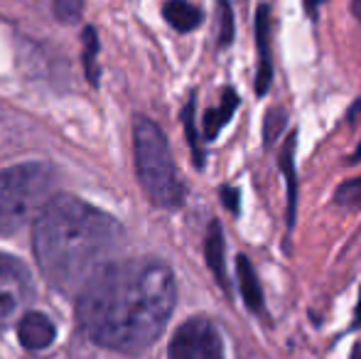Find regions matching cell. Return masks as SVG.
Here are the masks:
<instances>
[{
  "label": "cell",
  "mask_w": 361,
  "mask_h": 359,
  "mask_svg": "<svg viewBox=\"0 0 361 359\" xmlns=\"http://www.w3.org/2000/svg\"><path fill=\"white\" fill-rule=\"evenodd\" d=\"M167 359H224L221 332L209 317H190L172 335Z\"/></svg>",
  "instance_id": "5"
},
{
  "label": "cell",
  "mask_w": 361,
  "mask_h": 359,
  "mask_svg": "<svg viewBox=\"0 0 361 359\" xmlns=\"http://www.w3.org/2000/svg\"><path fill=\"white\" fill-rule=\"evenodd\" d=\"M286 126V114L278 109L268 111L266 114V123H263V138H266V145H273V140L281 135V128Z\"/></svg>",
  "instance_id": "19"
},
{
  "label": "cell",
  "mask_w": 361,
  "mask_h": 359,
  "mask_svg": "<svg viewBox=\"0 0 361 359\" xmlns=\"http://www.w3.org/2000/svg\"><path fill=\"white\" fill-rule=\"evenodd\" d=\"M221 200H224V205L228 207V212L236 214L238 212V190H233V187H221Z\"/></svg>",
  "instance_id": "20"
},
{
  "label": "cell",
  "mask_w": 361,
  "mask_h": 359,
  "mask_svg": "<svg viewBox=\"0 0 361 359\" xmlns=\"http://www.w3.org/2000/svg\"><path fill=\"white\" fill-rule=\"evenodd\" d=\"M133 150L140 185H143L152 205L165 207V209L180 207L185 200V187L177 178L175 160H172L165 133L150 118L135 121Z\"/></svg>",
  "instance_id": "4"
},
{
  "label": "cell",
  "mask_w": 361,
  "mask_h": 359,
  "mask_svg": "<svg viewBox=\"0 0 361 359\" xmlns=\"http://www.w3.org/2000/svg\"><path fill=\"white\" fill-rule=\"evenodd\" d=\"M349 163H361V140H359V148H357V153L349 158Z\"/></svg>",
  "instance_id": "23"
},
{
  "label": "cell",
  "mask_w": 361,
  "mask_h": 359,
  "mask_svg": "<svg viewBox=\"0 0 361 359\" xmlns=\"http://www.w3.org/2000/svg\"><path fill=\"white\" fill-rule=\"evenodd\" d=\"M18 335L27 350H44L54 342V325L47 315L42 312H27L20 320Z\"/></svg>",
  "instance_id": "9"
},
{
  "label": "cell",
  "mask_w": 361,
  "mask_h": 359,
  "mask_svg": "<svg viewBox=\"0 0 361 359\" xmlns=\"http://www.w3.org/2000/svg\"><path fill=\"white\" fill-rule=\"evenodd\" d=\"M352 359H361V345H354V350H352Z\"/></svg>",
  "instance_id": "24"
},
{
  "label": "cell",
  "mask_w": 361,
  "mask_h": 359,
  "mask_svg": "<svg viewBox=\"0 0 361 359\" xmlns=\"http://www.w3.org/2000/svg\"><path fill=\"white\" fill-rule=\"evenodd\" d=\"M334 205L349 207V209L361 207V178L344 180L342 185L334 190Z\"/></svg>",
  "instance_id": "14"
},
{
  "label": "cell",
  "mask_w": 361,
  "mask_h": 359,
  "mask_svg": "<svg viewBox=\"0 0 361 359\" xmlns=\"http://www.w3.org/2000/svg\"><path fill=\"white\" fill-rule=\"evenodd\" d=\"M96 52H99V42H96L94 30H86L84 32V59H86V77L91 84H96L99 79V69H96Z\"/></svg>",
  "instance_id": "17"
},
{
  "label": "cell",
  "mask_w": 361,
  "mask_h": 359,
  "mask_svg": "<svg viewBox=\"0 0 361 359\" xmlns=\"http://www.w3.org/2000/svg\"><path fill=\"white\" fill-rule=\"evenodd\" d=\"M177 298L170 266L155 259L106 266L79 293L76 312L84 332L106 350L135 355L165 330Z\"/></svg>",
  "instance_id": "1"
},
{
  "label": "cell",
  "mask_w": 361,
  "mask_h": 359,
  "mask_svg": "<svg viewBox=\"0 0 361 359\" xmlns=\"http://www.w3.org/2000/svg\"><path fill=\"white\" fill-rule=\"evenodd\" d=\"M256 49H258V72H256V96H266L273 82L271 64V8L258 5L256 10Z\"/></svg>",
  "instance_id": "7"
},
{
  "label": "cell",
  "mask_w": 361,
  "mask_h": 359,
  "mask_svg": "<svg viewBox=\"0 0 361 359\" xmlns=\"http://www.w3.org/2000/svg\"><path fill=\"white\" fill-rule=\"evenodd\" d=\"M204 256L207 266L214 273L216 283L221 286L224 293H228V278H226V241H224V229L216 219L209 221L204 236Z\"/></svg>",
  "instance_id": "8"
},
{
  "label": "cell",
  "mask_w": 361,
  "mask_h": 359,
  "mask_svg": "<svg viewBox=\"0 0 361 359\" xmlns=\"http://www.w3.org/2000/svg\"><path fill=\"white\" fill-rule=\"evenodd\" d=\"M54 195V170L42 163L15 165L0 173V234L39 217Z\"/></svg>",
  "instance_id": "3"
},
{
  "label": "cell",
  "mask_w": 361,
  "mask_h": 359,
  "mask_svg": "<svg viewBox=\"0 0 361 359\" xmlns=\"http://www.w3.org/2000/svg\"><path fill=\"white\" fill-rule=\"evenodd\" d=\"M295 130L288 133L281 148V173L286 175L288 185V226L293 229L295 217H298V173H295Z\"/></svg>",
  "instance_id": "10"
},
{
  "label": "cell",
  "mask_w": 361,
  "mask_h": 359,
  "mask_svg": "<svg viewBox=\"0 0 361 359\" xmlns=\"http://www.w3.org/2000/svg\"><path fill=\"white\" fill-rule=\"evenodd\" d=\"M238 106V96L236 91L231 87L224 89L221 94V104H219V109H209L204 114V121H202V126H204V138L207 140H214L219 135V130L226 126V121L233 116V111H236Z\"/></svg>",
  "instance_id": "13"
},
{
  "label": "cell",
  "mask_w": 361,
  "mask_h": 359,
  "mask_svg": "<svg viewBox=\"0 0 361 359\" xmlns=\"http://www.w3.org/2000/svg\"><path fill=\"white\" fill-rule=\"evenodd\" d=\"M185 133H187V140H190V148H192V153H195V163H197V168H202V163H204V153H202V148H200V138H197V130H195V99L187 104V109H185Z\"/></svg>",
  "instance_id": "16"
},
{
  "label": "cell",
  "mask_w": 361,
  "mask_h": 359,
  "mask_svg": "<svg viewBox=\"0 0 361 359\" xmlns=\"http://www.w3.org/2000/svg\"><path fill=\"white\" fill-rule=\"evenodd\" d=\"M352 15L361 23V0H352Z\"/></svg>",
  "instance_id": "21"
},
{
  "label": "cell",
  "mask_w": 361,
  "mask_h": 359,
  "mask_svg": "<svg viewBox=\"0 0 361 359\" xmlns=\"http://www.w3.org/2000/svg\"><path fill=\"white\" fill-rule=\"evenodd\" d=\"M32 283L30 273L13 256L0 254V327L8 325L15 312L30 300Z\"/></svg>",
  "instance_id": "6"
},
{
  "label": "cell",
  "mask_w": 361,
  "mask_h": 359,
  "mask_svg": "<svg viewBox=\"0 0 361 359\" xmlns=\"http://www.w3.org/2000/svg\"><path fill=\"white\" fill-rule=\"evenodd\" d=\"M35 256L39 271L57 291L81 293L123 246V229L106 212L76 200L59 197L37 217Z\"/></svg>",
  "instance_id": "2"
},
{
  "label": "cell",
  "mask_w": 361,
  "mask_h": 359,
  "mask_svg": "<svg viewBox=\"0 0 361 359\" xmlns=\"http://www.w3.org/2000/svg\"><path fill=\"white\" fill-rule=\"evenodd\" d=\"M233 42V10L228 0H219V44L228 47Z\"/></svg>",
  "instance_id": "15"
},
{
  "label": "cell",
  "mask_w": 361,
  "mask_h": 359,
  "mask_svg": "<svg viewBox=\"0 0 361 359\" xmlns=\"http://www.w3.org/2000/svg\"><path fill=\"white\" fill-rule=\"evenodd\" d=\"M236 273H238V288H241V298L246 303V308L251 312H263V288L248 256L241 254L236 259Z\"/></svg>",
  "instance_id": "11"
},
{
  "label": "cell",
  "mask_w": 361,
  "mask_h": 359,
  "mask_svg": "<svg viewBox=\"0 0 361 359\" xmlns=\"http://www.w3.org/2000/svg\"><path fill=\"white\" fill-rule=\"evenodd\" d=\"M81 8L84 3L81 0H54V15L59 18V23L72 25L81 18Z\"/></svg>",
  "instance_id": "18"
},
{
  "label": "cell",
  "mask_w": 361,
  "mask_h": 359,
  "mask_svg": "<svg viewBox=\"0 0 361 359\" xmlns=\"http://www.w3.org/2000/svg\"><path fill=\"white\" fill-rule=\"evenodd\" d=\"M322 3H324V0H305V8H307L310 13H312V10L317 8V5H322Z\"/></svg>",
  "instance_id": "22"
},
{
  "label": "cell",
  "mask_w": 361,
  "mask_h": 359,
  "mask_svg": "<svg viewBox=\"0 0 361 359\" xmlns=\"http://www.w3.org/2000/svg\"><path fill=\"white\" fill-rule=\"evenodd\" d=\"M162 15L177 32H192V30L200 28L202 18H204L197 5L187 3V0H167L165 8H162Z\"/></svg>",
  "instance_id": "12"
},
{
  "label": "cell",
  "mask_w": 361,
  "mask_h": 359,
  "mask_svg": "<svg viewBox=\"0 0 361 359\" xmlns=\"http://www.w3.org/2000/svg\"><path fill=\"white\" fill-rule=\"evenodd\" d=\"M357 322L361 325V293H359V308H357Z\"/></svg>",
  "instance_id": "25"
}]
</instances>
